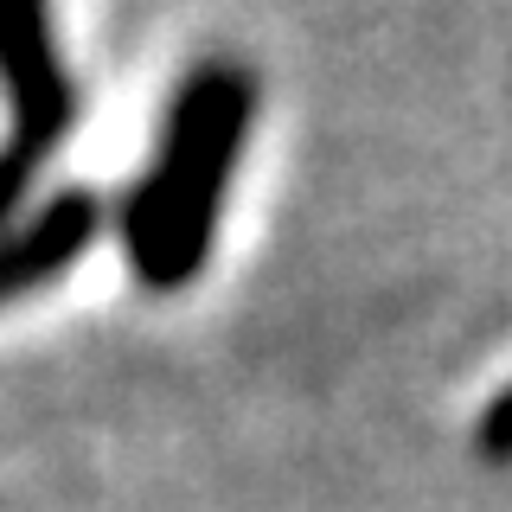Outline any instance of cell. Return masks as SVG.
Masks as SVG:
<instances>
[{
	"label": "cell",
	"instance_id": "cell-1",
	"mask_svg": "<svg viewBox=\"0 0 512 512\" xmlns=\"http://www.w3.org/2000/svg\"><path fill=\"white\" fill-rule=\"evenodd\" d=\"M250 122L256 77L237 58H205L180 77L148 173L122 199V256L141 288L180 295L205 276Z\"/></svg>",
	"mask_w": 512,
	"mask_h": 512
},
{
	"label": "cell",
	"instance_id": "cell-2",
	"mask_svg": "<svg viewBox=\"0 0 512 512\" xmlns=\"http://www.w3.org/2000/svg\"><path fill=\"white\" fill-rule=\"evenodd\" d=\"M0 90L13 116L0 154L39 173L77 128V84L58 52L52 0H0Z\"/></svg>",
	"mask_w": 512,
	"mask_h": 512
},
{
	"label": "cell",
	"instance_id": "cell-3",
	"mask_svg": "<svg viewBox=\"0 0 512 512\" xmlns=\"http://www.w3.org/2000/svg\"><path fill=\"white\" fill-rule=\"evenodd\" d=\"M96 231H103V199L84 192V186L52 192L39 212L7 224V231H0V308L32 295V288H45V282H58L64 269L96 244Z\"/></svg>",
	"mask_w": 512,
	"mask_h": 512
},
{
	"label": "cell",
	"instance_id": "cell-4",
	"mask_svg": "<svg viewBox=\"0 0 512 512\" xmlns=\"http://www.w3.org/2000/svg\"><path fill=\"white\" fill-rule=\"evenodd\" d=\"M480 455H493V461L512 455V391H500L493 410L480 416Z\"/></svg>",
	"mask_w": 512,
	"mask_h": 512
}]
</instances>
